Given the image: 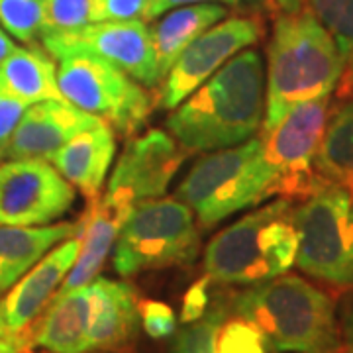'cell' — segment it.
Here are the masks:
<instances>
[{"mask_svg":"<svg viewBox=\"0 0 353 353\" xmlns=\"http://www.w3.org/2000/svg\"><path fill=\"white\" fill-rule=\"evenodd\" d=\"M263 120V61L253 50L236 53L167 118L185 152H210L252 139Z\"/></svg>","mask_w":353,"mask_h":353,"instance_id":"cell-1","label":"cell"},{"mask_svg":"<svg viewBox=\"0 0 353 353\" xmlns=\"http://www.w3.org/2000/svg\"><path fill=\"white\" fill-rule=\"evenodd\" d=\"M232 312L252 322L275 353H340L332 296L299 275H279L232 299Z\"/></svg>","mask_w":353,"mask_h":353,"instance_id":"cell-2","label":"cell"},{"mask_svg":"<svg viewBox=\"0 0 353 353\" xmlns=\"http://www.w3.org/2000/svg\"><path fill=\"white\" fill-rule=\"evenodd\" d=\"M269 77L261 134L292 106L330 97L343 71V55L310 8L281 14L269 43Z\"/></svg>","mask_w":353,"mask_h":353,"instance_id":"cell-3","label":"cell"},{"mask_svg":"<svg viewBox=\"0 0 353 353\" xmlns=\"http://www.w3.org/2000/svg\"><path fill=\"white\" fill-rule=\"evenodd\" d=\"M296 248L294 206L279 199L216 234L204 252V271L220 285L252 287L285 275Z\"/></svg>","mask_w":353,"mask_h":353,"instance_id":"cell-4","label":"cell"},{"mask_svg":"<svg viewBox=\"0 0 353 353\" xmlns=\"http://www.w3.org/2000/svg\"><path fill=\"white\" fill-rule=\"evenodd\" d=\"M271 183L273 173L265 163L261 139L252 138L196 161L179 185L176 199L194 210L202 226L212 228L267 199Z\"/></svg>","mask_w":353,"mask_h":353,"instance_id":"cell-5","label":"cell"},{"mask_svg":"<svg viewBox=\"0 0 353 353\" xmlns=\"http://www.w3.org/2000/svg\"><path fill=\"white\" fill-rule=\"evenodd\" d=\"M201 232L192 210L179 199L139 201L116 238L114 269L122 277L194 261Z\"/></svg>","mask_w":353,"mask_h":353,"instance_id":"cell-6","label":"cell"},{"mask_svg":"<svg viewBox=\"0 0 353 353\" xmlns=\"http://www.w3.org/2000/svg\"><path fill=\"white\" fill-rule=\"evenodd\" d=\"M299 269L332 289H353V192L328 185L294 208Z\"/></svg>","mask_w":353,"mask_h":353,"instance_id":"cell-7","label":"cell"},{"mask_svg":"<svg viewBox=\"0 0 353 353\" xmlns=\"http://www.w3.org/2000/svg\"><path fill=\"white\" fill-rule=\"evenodd\" d=\"M57 85L65 101L124 136H134L148 122L157 102L122 69L90 53L61 57Z\"/></svg>","mask_w":353,"mask_h":353,"instance_id":"cell-8","label":"cell"},{"mask_svg":"<svg viewBox=\"0 0 353 353\" xmlns=\"http://www.w3.org/2000/svg\"><path fill=\"white\" fill-rule=\"evenodd\" d=\"M330 120V97L292 106L277 126L261 134L265 163L273 173L271 194L306 199L328 187L316 173V155Z\"/></svg>","mask_w":353,"mask_h":353,"instance_id":"cell-9","label":"cell"},{"mask_svg":"<svg viewBox=\"0 0 353 353\" xmlns=\"http://www.w3.org/2000/svg\"><path fill=\"white\" fill-rule=\"evenodd\" d=\"M79 238L61 241L0 296V353L34 347L39 322L75 265Z\"/></svg>","mask_w":353,"mask_h":353,"instance_id":"cell-10","label":"cell"},{"mask_svg":"<svg viewBox=\"0 0 353 353\" xmlns=\"http://www.w3.org/2000/svg\"><path fill=\"white\" fill-rule=\"evenodd\" d=\"M43 50L51 57L61 59L73 53H90L116 65L126 75L157 87L161 77L157 71L152 32L148 22H94L73 32H55L41 36Z\"/></svg>","mask_w":353,"mask_h":353,"instance_id":"cell-11","label":"cell"},{"mask_svg":"<svg viewBox=\"0 0 353 353\" xmlns=\"http://www.w3.org/2000/svg\"><path fill=\"white\" fill-rule=\"evenodd\" d=\"M263 36V22L255 14H240L220 20L189 43L165 75L157 102L175 110L204 81H208L236 53L255 46Z\"/></svg>","mask_w":353,"mask_h":353,"instance_id":"cell-12","label":"cell"},{"mask_svg":"<svg viewBox=\"0 0 353 353\" xmlns=\"http://www.w3.org/2000/svg\"><path fill=\"white\" fill-rule=\"evenodd\" d=\"M75 189L46 159L0 163V226H48L73 206Z\"/></svg>","mask_w":353,"mask_h":353,"instance_id":"cell-13","label":"cell"},{"mask_svg":"<svg viewBox=\"0 0 353 353\" xmlns=\"http://www.w3.org/2000/svg\"><path fill=\"white\" fill-rule=\"evenodd\" d=\"M185 157L187 152L176 145L173 136L161 130H150L128 143L126 152L118 159L110 176L106 192L124 194L136 204L145 199L161 196Z\"/></svg>","mask_w":353,"mask_h":353,"instance_id":"cell-14","label":"cell"},{"mask_svg":"<svg viewBox=\"0 0 353 353\" xmlns=\"http://www.w3.org/2000/svg\"><path fill=\"white\" fill-rule=\"evenodd\" d=\"M134 206L136 202L118 192H106L88 201L79 220V255L57 294L87 287L97 279Z\"/></svg>","mask_w":353,"mask_h":353,"instance_id":"cell-15","label":"cell"},{"mask_svg":"<svg viewBox=\"0 0 353 353\" xmlns=\"http://www.w3.org/2000/svg\"><path fill=\"white\" fill-rule=\"evenodd\" d=\"M104 120L83 112L67 101H43L26 108L14 130L6 157L8 159H46L61 150L77 134L94 128Z\"/></svg>","mask_w":353,"mask_h":353,"instance_id":"cell-16","label":"cell"},{"mask_svg":"<svg viewBox=\"0 0 353 353\" xmlns=\"http://www.w3.org/2000/svg\"><path fill=\"white\" fill-rule=\"evenodd\" d=\"M88 352H130L138 338L139 301L126 281L99 277L90 285Z\"/></svg>","mask_w":353,"mask_h":353,"instance_id":"cell-17","label":"cell"},{"mask_svg":"<svg viewBox=\"0 0 353 353\" xmlns=\"http://www.w3.org/2000/svg\"><path fill=\"white\" fill-rule=\"evenodd\" d=\"M116 153L112 128L101 122L77 134L61 150L51 155L50 163L67 183L81 190L87 201L97 199L106 181Z\"/></svg>","mask_w":353,"mask_h":353,"instance_id":"cell-18","label":"cell"},{"mask_svg":"<svg viewBox=\"0 0 353 353\" xmlns=\"http://www.w3.org/2000/svg\"><path fill=\"white\" fill-rule=\"evenodd\" d=\"M79 234V222L0 226V296L61 241Z\"/></svg>","mask_w":353,"mask_h":353,"instance_id":"cell-19","label":"cell"},{"mask_svg":"<svg viewBox=\"0 0 353 353\" xmlns=\"http://www.w3.org/2000/svg\"><path fill=\"white\" fill-rule=\"evenodd\" d=\"M90 289L55 294L53 303L39 322L34 345L51 353H87Z\"/></svg>","mask_w":353,"mask_h":353,"instance_id":"cell-20","label":"cell"},{"mask_svg":"<svg viewBox=\"0 0 353 353\" xmlns=\"http://www.w3.org/2000/svg\"><path fill=\"white\" fill-rule=\"evenodd\" d=\"M226 16L228 10L222 4H189L169 10L150 28L159 77L165 79L183 50Z\"/></svg>","mask_w":353,"mask_h":353,"instance_id":"cell-21","label":"cell"},{"mask_svg":"<svg viewBox=\"0 0 353 353\" xmlns=\"http://www.w3.org/2000/svg\"><path fill=\"white\" fill-rule=\"evenodd\" d=\"M0 83L28 106L43 101H65L57 85L55 61L38 46H16L0 63Z\"/></svg>","mask_w":353,"mask_h":353,"instance_id":"cell-22","label":"cell"},{"mask_svg":"<svg viewBox=\"0 0 353 353\" xmlns=\"http://www.w3.org/2000/svg\"><path fill=\"white\" fill-rule=\"evenodd\" d=\"M316 173L326 185L353 192V99L330 112L316 155Z\"/></svg>","mask_w":353,"mask_h":353,"instance_id":"cell-23","label":"cell"},{"mask_svg":"<svg viewBox=\"0 0 353 353\" xmlns=\"http://www.w3.org/2000/svg\"><path fill=\"white\" fill-rule=\"evenodd\" d=\"M46 0H0V26L22 43H34L43 32Z\"/></svg>","mask_w":353,"mask_h":353,"instance_id":"cell-24","label":"cell"},{"mask_svg":"<svg viewBox=\"0 0 353 353\" xmlns=\"http://www.w3.org/2000/svg\"><path fill=\"white\" fill-rule=\"evenodd\" d=\"M214 353H269L259 330L245 318L226 314L216 330Z\"/></svg>","mask_w":353,"mask_h":353,"instance_id":"cell-25","label":"cell"},{"mask_svg":"<svg viewBox=\"0 0 353 353\" xmlns=\"http://www.w3.org/2000/svg\"><path fill=\"white\" fill-rule=\"evenodd\" d=\"M310 10L345 57L353 50V0H308Z\"/></svg>","mask_w":353,"mask_h":353,"instance_id":"cell-26","label":"cell"},{"mask_svg":"<svg viewBox=\"0 0 353 353\" xmlns=\"http://www.w3.org/2000/svg\"><path fill=\"white\" fill-rule=\"evenodd\" d=\"M226 314V308L218 304L216 308L202 316L201 320L183 324V328L176 332L173 340L171 353H214L216 330Z\"/></svg>","mask_w":353,"mask_h":353,"instance_id":"cell-27","label":"cell"},{"mask_svg":"<svg viewBox=\"0 0 353 353\" xmlns=\"http://www.w3.org/2000/svg\"><path fill=\"white\" fill-rule=\"evenodd\" d=\"M92 0H46L43 34L73 32L90 24Z\"/></svg>","mask_w":353,"mask_h":353,"instance_id":"cell-28","label":"cell"},{"mask_svg":"<svg viewBox=\"0 0 353 353\" xmlns=\"http://www.w3.org/2000/svg\"><path fill=\"white\" fill-rule=\"evenodd\" d=\"M152 0H92L90 6V24L94 22H130L141 20L150 22Z\"/></svg>","mask_w":353,"mask_h":353,"instance_id":"cell-29","label":"cell"},{"mask_svg":"<svg viewBox=\"0 0 353 353\" xmlns=\"http://www.w3.org/2000/svg\"><path fill=\"white\" fill-rule=\"evenodd\" d=\"M139 324L152 340H165L175 336L176 316L167 303L150 299L139 303Z\"/></svg>","mask_w":353,"mask_h":353,"instance_id":"cell-30","label":"cell"},{"mask_svg":"<svg viewBox=\"0 0 353 353\" xmlns=\"http://www.w3.org/2000/svg\"><path fill=\"white\" fill-rule=\"evenodd\" d=\"M26 108L28 104L0 83V163L6 157L14 130L20 124Z\"/></svg>","mask_w":353,"mask_h":353,"instance_id":"cell-31","label":"cell"},{"mask_svg":"<svg viewBox=\"0 0 353 353\" xmlns=\"http://www.w3.org/2000/svg\"><path fill=\"white\" fill-rule=\"evenodd\" d=\"M208 287H210V279L202 277L196 283H192L189 290L183 296V306H181V324H190L201 320L202 316L208 312V304H210V294H208Z\"/></svg>","mask_w":353,"mask_h":353,"instance_id":"cell-32","label":"cell"},{"mask_svg":"<svg viewBox=\"0 0 353 353\" xmlns=\"http://www.w3.org/2000/svg\"><path fill=\"white\" fill-rule=\"evenodd\" d=\"M265 0H152L148 20L152 22L159 18L161 14L169 12L179 6H189V4H230V6H257L263 4Z\"/></svg>","mask_w":353,"mask_h":353,"instance_id":"cell-33","label":"cell"},{"mask_svg":"<svg viewBox=\"0 0 353 353\" xmlns=\"http://www.w3.org/2000/svg\"><path fill=\"white\" fill-rule=\"evenodd\" d=\"M340 353H353V294L345 299L340 314Z\"/></svg>","mask_w":353,"mask_h":353,"instance_id":"cell-34","label":"cell"},{"mask_svg":"<svg viewBox=\"0 0 353 353\" xmlns=\"http://www.w3.org/2000/svg\"><path fill=\"white\" fill-rule=\"evenodd\" d=\"M338 90L336 99L341 102L352 101L353 99V50L343 57V71H341L340 81H338Z\"/></svg>","mask_w":353,"mask_h":353,"instance_id":"cell-35","label":"cell"},{"mask_svg":"<svg viewBox=\"0 0 353 353\" xmlns=\"http://www.w3.org/2000/svg\"><path fill=\"white\" fill-rule=\"evenodd\" d=\"M283 14H294L303 10L306 0H271Z\"/></svg>","mask_w":353,"mask_h":353,"instance_id":"cell-36","label":"cell"},{"mask_svg":"<svg viewBox=\"0 0 353 353\" xmlns=\"http://www.w3.org/2000/svg\"><path fill=\"white\" fill-rule=\"evenodd\" d=\"M14 48H16V43H14L12 39H10V36L4 32V28L0 26V63L12 53Z\"/></svg>","mask_w":353,"mask_h":353,"instance_id":"cell-37","label":"cell"},{"mask_svg":"<svg viewBox=\"0 0 353 353\" xmlns=\"http://www.w3.org/2000/svg\"><path fill=\"white\" fill-rule=\"evenodd\" d=\"M20 353H51V352H46V350H43V352H36L34 347H26V350H22Z\"/></svg>","mask_w":353,"mask_h":353,"instance_id":"cell-38","label":"cell"},{"mask_svg":"<svg viewBox=\"0 0 353 353\" xmlns=\"http://www.w3.org/2000/svg\"><path fill=\"white\" fill-rule=\"evenodd\" d=\"M87 353H106V352H87Z\"/></svg>","mask_w":353,"mask_h":353,"instance_id":"cell-39","label":"cell"}]
</instances>
